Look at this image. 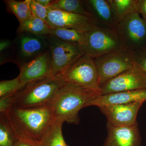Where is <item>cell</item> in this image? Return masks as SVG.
Instances as JSON below:
<instances>
[{
	"label": "cell",
	"instance_id": "cell-26",
	"mask_svg": "<svg viewBox=\"0 0 146 146\" xmlns=\"http://www.w3.org/2000/svg\"><path fill=\"white\" fill-rule=\"evenodd\" d=\"M133 61L146 73V49L132 52Z\"/></svg>",
	"mask_w": 146,
	"mask_h": 146
},
{
	"label": "cell",
	"instance_id": "cell-14",
	"mask_svg": "<svg viewBox=\"0 0 146 146\" xmlns=\"http://www.w3.org/2000/svg\"><path fill=\"white\" fill-rule=\"evenodd\" d=\"M108 135L104 146H141L138 123L134 125L117 126L107 122Z\"/></svg>",
	"mask_w": 146,
	"mask_h": 146
},
{
	"label": "cell",
	"instance_id": "cell-19",
	"mask_svg": "<svg viewBox=\"0 0 146 146\" xmlns=\"http://www.w3.org/2000/svg\"><path fill=\"white\" fill-rule=\"evenodd\" d=\"M50 28L46 22L32 15L20 24L17 32L18 34L26 33L44 36L50 35Z\"/></svg>",
	"mask_w": 146,
	"mask_h": 146
},
{
	"label": "cell",
	"instance_id": "cell-16",
	"mask_svg": "<svg viewBox=\"0 0 146 146\" xmlns=\"http://www.w3.org/2000/svg\"><path fill=\"white\" fill-rule=\"evenodd\" d=\"M146 101V89L117 92L98 96L90 104V106L100 107L109 105L131 103Z\"/></svg>",
	"mask_w": 146,
	"mask_h": 146
},
{
	"label": "cell",
	"instance_id": "cell-30",
	"mask_svg": "<svg viewBox=\"0 0 146 146\" xmlns=\"http://www.w3.org/2000/svg\"><path fill=\"white\" fill-rule=\"evenodd\" d=\"M12 44V42L9 40H2L0 42V51L1 53L7 49Z\"/></svg>",
	"mask_w": 146,
	"mask_h": 146
},
{
	"label": "cell",
	"instance_id": "cell-22",
	"mask_svg": "<svg viewBox=\"0 0 146 146\" xmlns=\"http://www.w3.org/2000/svg\"><path fill=\"white\" fill-rule=\"evenodd\" d=\"M63 122L56 121L39 142V146H69L63 138Z\"/></svg>",
	"mask_w": 146,
	"mask_h": 146
},
{
	"label": "cell",
	"instance_id": "cell-17",
	"mask_svg": "<svg viewBox=\"0 0 146 146\" xmlns=\"http://www.w3.org/2000/svg\"><path fill=\"white\" fill-rule=\"evenodd\" d=\"M21 136L6 114H0V146H16Z\"/></svg>",
	"mask_w": 146,
	"mask_h": 146
},
{
	"label": "cell",
	"instance_id": "cell-8",
	"mask_svg": "<svg viewBox=\"0 0 146 146\" xmlns=\"http://www.w3.org/2000/svg\"><path fill=\"white\" fill-rule=\"evenodd\" d=\"M49 36L47 38L51 55V74L58 76L68 70L84 54L80 45Z\"/></svg>",
	"mask_w": 146,
	"mask_h": 146
},
{
	"label": "cell",
	"instance_id": "cell-4",
	"mask_svg": "<svg viewBox=\"0 0 146 146\" xmlns=\"http://www.w3.org/2000/svg\"><path fill=\"white\" fill-rule=\"evenodd\" d=\"M58 76L62 79L65 84L88 89L101 95L98 72L93 58L84 55Z\"/></svg>",
	"mask_w": 146,
	"mask_h": 146
},
{
	"label": "cell",
	"instance_id": "cell-12",
	"mask_svg": "<svg viewBox=\"0 0 146 146\" xmlns=\"http://www.w3.org/2000/svg\"><path fill=\"white\" fill-rule=\"evenodd\" d=\"M18 34L16 42L19 66L49 49L47 35L39 36L26 33Z\"/></svg>",
	"mask_w": 146,
	"mask_h": 146
},
{
	"label": "cell",
	"instance_id": "cell-1",
	"mask_svg": "<svg viewBox=\"0 0 146 146\" xmlns=\"http://www.w3.org/2000/svg\"><path fill=\"white\" fill-rule=\"evenodd\" d=\"M5 114L21 137L38 143L56 121L48 105L29 108L12 107Z\"/></svg>",
	"mask_w": 146,
	"mask_h": 146
},
{
	"label": "cell",
	"instance_id": "cell-10",
	"mask_svg": "<svg viewBox=\"0 0 146 146\" xmlns=\"http://www.w3.org/2000/svg\"><path fill=\"white\" fill-rule=\"evenodd\" d=\"M145 102L104 106L99 107L107 119V122L117 126L134 125L139 110Z\"/></svg>",
	"mask_w": 146,
	"mask_h": 146
},
{
	"label": "cell",
	"instance_id": "cell-25",
	"mask_svg": "<svg viewBox=\"0 0 146 146\" xmlns=\"http://www.w3.org/2000/svg\"><path fill=\"white\" fill-rule=\"evenodd\" d=\"M29 7L33 15L40 18L46 23L48 12V7H44L40 5L37 3L35 0H30Z\"/></svg>",
	"mask_w": 146,
	"mask_h": 146
},
{
	"label": "cell",
	"instance_id": "cell-28",
	"mask_svg": "<svg viewBox=\"0 0 146 146\" xmlns=\"http://www.w3.org/2000/svg\"><path fill=\"white\" fill-rule=\"evenodd\" d=\"M16 146H39V143L29 140L27 138L21 137Z\"/></svg>",
	"mask_w": 146,
	"mask_h": 146
},
{
	"label": "cell",
	"instance_id": "cell-20",
	"mask_svg": "<svg viewBox=\"0 0 146 146\" xmlns=\"http://www.w3.org/2000/svg\"><path fill=\"white\" fill-rule=\"evenodd\" d=\"M87 32L71 29L50 28V35L64 42L82 46L85 43Z\"/></svg>",
	"mask_w": 146,
	"mask_h": 146
},
{
	"label": "cell",
	"instance_id": "cell-18",
	"mask_svg": "<svg viewBox=\"0 0 146 146\" xmlns=\"http://www.w3.org/2000/svg\"><path fill=\"white\" fill-rule=\"evenodd\" d=\"M117 23L131 13L138 11L140 0H108Z\"/></svg>",
	"mask_w": 146,
	"mask_h": 146
},
{
	"label": "cell",
	"instance_id": "cell-2",
	"mask_svg": "<svg viewBox=\"0 0 146 146\" xmlns=\"http://www.w3.org/2000/svg\"><path fill=\"white\" fill-rule=\"evenodd\" d=\"M99 95L88 89L65 84L55 94L48 105L56 121L77 125L79 112Z\"/></svg>",
	"mask_w": 146,
	"mask_h": 146
},
{
	"label": "cell",
	"instance_id": "cell-11",
	"mask_svg": "<svg viewBox=\"0 0 146 146\" xmlns=\"http://www.w3.org/2000/svg\"><path fill=\"white\" fill-rule=\"evenodd\" d=\"M47 24L51 28L71 29L80 31H89L95 24L88 16L48 9Z\"/></svg>",
	"mask_w": 146,
	"mask_h": 146
},
{
	"label": "cell",
	"instance_id": "cell-6",
	"mask_svg": "<svg viewBox=\"0 0 146 146\" xmlns=\"http://www.w3.org/2000/svg\"><path fill=\"white\" fill-rule=\"evenodd\" d=\"M100 86L133 68L132 52L120 49L94 58Z\"/></svg>",
	"mask_w": 146,
	"mask_h": 146
},
{
	"label": "cell",
	"instance_id": "cell-5",
	"mask_svg": "<svg viewBox=\"0 0 146 146\" xmlns=\"http://www.w3.org/2000/svg\"><path fill=\"white\" fill-rule=\"evenodd\" d=\"M81 46L84 55L94 58L117 50L125 49L116 31L97 25L87 32L85 43Z\"/></svg>",
	"mask_w": 146,
	"mask_h": 146
},
{
	"label": "cell",
	"instance_id": "cell-7",
	"mask_svg": "<svg viewBox=\"0 0 146 146\" xmlns=\"http://www.w3.org/2000/svg\"><path fill=\"white\" fill-rule=\"evenodd\" d=\"M116 31L125 49L133 52L146 49V22L138 11L120 22Z\"/></svg>",
	"mask_w": 146,
	"mask_h": 146
},
{
	"label": "cell",
	"instance_id": "cell-15",
	"mask_svg": "<svg viewBox=\"0 0 146 146\" xmlns=\"http://www.w3.org/2000/svg\"><path fill=\"white\" fill-rule=\"evenodd\" d=\"M84 2L89 17L95 25L117 31L118 24L108 0H86Z\"/></svg>",
	"mask_w": 146,
	"mask_h": 146
},
{
	"label": "cell",
	"instance_id": "cell-29",
	"mask_svg": "<svg viewBox=\"0 0 146 146\" xmlns=\"http://www.w3.org/2000/svg\"><path fill=\"white\" fill-rule=\"evenodd\" d=\"M138 12L146 22V0H140Z\"/></svg>",
	"mask_w": 146,
	"mask_h": 146
},
{
	"label": "cell",
	"instance_id": "cell-27",
	"mask_svg": "<svg viewBox=\"0 0 146 146\" xmlns=\"http://www.w3.org/2000/svg\"><path fill=\"white\" fill-rule=\"evenodd\" d=\"M12 95L0 98V114L7 113L13 107Z\"/></svg>",
	"mask_w": 146,
	"mask_h": 146
},
{
	"label": "cell",
	"instance_id": "cell-31",
	"mask_svg": "<svg viewBox=\"0 0 146 146\" xmlns=\"http://www.w3.org/2000/svg\"><path fill=\"white\" fill-rule=\"evenodd\" d=\"M37 3L45 7H48L52 1L51 0H35Z\"/></svg>",
	"mask_w": 146,
	"mask_h": 146
},
{
	"label": "cell",
	"instance_id": "cell-9",
	"mask_svg": "<svg viewBox=\"0 0 146 146\" xmlns=\"http://www.w3.org/2000/svg\"><path fill=\"white\" fill-rule=\"evenodd\" d=\"M101 95L146 89V73L135 63L133 68L100 86Z\"/></svg>",
	"mask_w": 146,
	"mask_h": 146
},
{
	"label": "cell",
	"instance_id": "cell-3",
	"mask_svg": "<svg viewBox=\"0 0 146 146\" xmlns=\"http://www.w3.org/2000/svg\"><path fill=\"white\" fill-rule=\"evenodd\" d=\"M65 84L62 78L52 76L29 82L12 95L13 107L29 108L47 105Z\"/></svg>",
	"mask_w": 146,
	"mask_h": 146
},
{
	"label": "cell",
	"instance_id": "cell-24",
	"mask_svg": "<svg viewBox=\"0 0 146 146\" xmlns=\"http://www.w3.org/2000/svg\"><path fill=\"white\" fill-rule=\"evenodd\" d=\"M25 85L21 83L19 76L11 80L1 81L0 82V98L13 95Z\"/></svg>",
	"mask_w": 146,
	"mask_h": 146
},
{
	"label": "cell",
	"instance_id": "cell-23",
	"mask_svg": "<svg viewBox=\"0 0 146 146\" xmlns=\"http://www.w3.org/2000/svg\"><path fill=\"white\" fill-rule=\"evenodd\" d=\"M29 1L30 0L5 1L8 9L16 16L20 24L23 23L33 15L30 8Z\"/></svg>",
	"mask_w": 146,
	"mask_h": 146
},
{
	"label": "cell",
	"instance_id": "cell-21",
	"mask_svg": "<svg viewBox=\"0 0 146 146\" xmlns=\"http://www.w3.org/2000/svg\"><path fill=\"white\" fill-rule=\"evenodd\" d=\"M50 9H58L69 13L81 14L89 17L84 6V1L81 0H56L52 1Z\"/></svg>",
	"mask_w": 146,
	"mask_h": 146
},
{
	"label": "cell",
	"instance_id": "cell-13",
	"mask_svg": "<svg viewBox=\"0 0 146 146\" xmlns=\"http://www.w3.org/2000/svg\"><path fill=\"white\" fill-rule=\"evenodd\" d=\"M19 78L23 85L51 76V55L50 50L19 66Z\"/></svg>",
	"mask_w": 146,
	"mask_h": 146
}]
</instances>
